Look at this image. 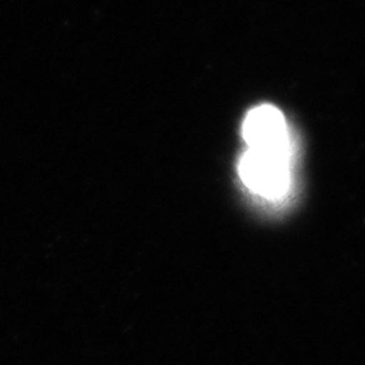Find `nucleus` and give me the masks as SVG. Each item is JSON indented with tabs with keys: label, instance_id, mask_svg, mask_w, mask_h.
Listing matches in <instances>:
<instances>
[{
	"label": "nucleus",
	"instance_id": "f03ea898",
	"mask_svg": "<svg viewBox=\"0 0 365 365\" xmlns=\"http://www.w3.org/2000/svg\"><path fill=\"white\" fill-rule=\"evenodd\" d=\"M242 134L249 149L291 156L287 123L274 106L261 105L249 111Z\"/></svg>",
	"mask_w": 365,
	"mask_h": 365
},
{
	"label": "nucleus",
	"instance_id": "f257e3e1",
	"mask_svg": "<svg viewBox=\"0 0 365 365\" xmlns=\"http://www.w3.org/2000/svg\"><path fill=\"white\" fill-rule=\"evenodd\" d=\"M289 157L249 149L240 161V176L249 190L265 197H279L289 188Z\"/></svg>",
	"mask_w": 365,
	"mask_h": 365
}]
</instances>
